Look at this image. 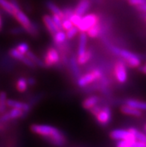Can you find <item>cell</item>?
<instances>
[{
  "label": "cell",
  "instance_id": "1",
  "mask_svg": "<svg viewBox=\"0 0 146 147\" xmlns=\"http://www.w3.org/2000/svg\"><path fill=\"white\" fill-rule=\"evenodd\" d=\"M111 50L118 56H120L121 58L124 59L128 65L131 67L136 68L140 66L141 59L137 55L134 54L133 52H130L128 50H126L124 49H120L116 47H111Z\"/></svg>",
  "mask_w": 146,
  "mask_h": 147
},
{
  "label": "cell",
  "instance_id": "2",
  "mask_svg": "<svg viewBox=\"0 0 146 147\" xmlns=\"http://www.w3.org/2000/svg\"><path fill=\"white\" fill-rule=\"evenodd\" d=\"M31 131L34 134H39L40 136L46 138L47 140H49L54 135L59 133L61 131L55 127L48 125H40V124H34L31 126Z\"/></svg>",
  "mask_w": 146,
  "mask_h": 147
},
{
  "label": "cell",
  "instance_id": "3",
  "mask_svg": "<svg viewBox=\"0 0 146 147\" xmlns=\"http://www.w3.org/2000/svg\"><path fill=\"white\" fill-rule=\"evenodd\" d=\"M13 17L20 23L21 26H22V28H24L25 31H26L31 34H37V26L31 22L28 16L25 13H23L20 9L16 11Z\"/></svg>",
  "mask_w": 146,
  "mask_h": 147
},
{
  "label": "cell",
  "instance_id": "4",
  "mask_svg": "<svg viewBox=\"0 0 146 147\" xmlns=\"http://www.w3.org/2000/svg\"><path fill=\"white\" fill-rule=\"evenodd\" d=\"M103 76L102 70L99 69H96L91 72L84 74L82 76H80L78 79V84L81 88H84L86 86L94 82L95 81L101 79Z\"/></svg>",
  "mask_w": 146,
  "mask_h": 147
},
{
  "label": "cell",
  "instance_id": "5",
  "mask_svg": "<svg viewBox=\"0 0 146 147\" xmlns=\"http://www.w3.org/2000/svg\"><path fill=\"white\" fill-rule=\"evenodd\" d=\"M98 22H99V19L96 14L95 13L86 14L82 17L81 22L78 26V28L81 32H87L89 28L98 24Z\"/></svg>",
  "mask_w": 146,
  "mask_h": 147
},
{
  "label": "cell",
  "instance_id": "6",
  "mask_svg": "<svg viewBox=\"0 0 146 147\" xmlns=\"http://www.w3.org/2000/svg\"><path fill=\"white\" fill-rule=\"evenodd\" d=\"M61 61V57L58 51L54 47H50L48 49L44 58L45 65L46 67H52L56 65Z\"/></svg>",
  "mask_w": 146,
  "mask_h": 147
},
{
  "label": "cell",
  "instance_id": "7",
  "mask_svg": "<svg viewBox=\"0 0 146 147\" xmlns=\"http://www.w3.org/2000/svg\"><path fill=\"white\" fill-rule=\"evenodd\" d=\"M114 73L116 80L121 84H124L128 79V72L126 66L122 61H118L114 67Z\"/></svg>",
  "mask_w": 146,
  "mask_h": 147
},
{
  "label": "cell",
  "instance_id": "8",
  "mask_svg": "<svg viewBox=\"0 0 146 147\" xmlns=\"http://www.w3.org/2000/svg\"><path fill=\"white\" fill-rule=\"evenodd\" d=\"M110 136L115 140H130V139H136L135 136L129 131V129H115L112 131L110 134ZM137 140V139H136Z\"/></svg>",
  "mask_w": 146,
  "mask_h": 147
},
{
  "label": "cell",
  "instance_id": "9",
  "mask_svg": "<svg viewBox=\"0 0 146 147\" xmlns=\"http://www.w3.org/2000/svg\"><path fill=\"white\" fill-rule=\"evenodd\" d=\"M112 118V113L110 108L108 106H104L102 108L99 113L96 115L98 123L102 125H106L110 122Z\"/></svg>",
  "mask_w": 146,
  "mask_h": 147
},
{
  "label": "cell",
  "instance_id": "10",
  "mask_svg": "<svg viewBox=\"0 0 146 147\" xmlns=\"http://www.w3.org/2000/svg\"><path fill=\"white\" fill-rule=\"evenodd\" d=\"M25 111L20 110V109H18V108H12L11 110L9 111V112L2 114V117H1V119H0V121H1V123L2 124L4 123L10 121L11 119L22 117H23Z\"/></svg>",
  "mask_w": 146,
  "mask_h": 147
},
{
  "label": "cell",
  "instance_id": "11",
  "mask_svg": "<svg viewBox=\"0 0 146 147\" xmlns=\"http://www.w3.org/2000/svg\"><path fill=\"white\" fill-rule=\"evenodd\" d=\"M9 54L11 57H13V58L19 60L20 61L24 63V64L27 65L28 67H34L36 66L34 63L28 58V56L20 52L17 49H10Z\"/></svg>",
  "mask_w": 146,
  "mask_h": 147
},
{
  "label": "cell",
  "instance_id": "12",
  "mask_svg": "<svg viewBox=\"0 0 146 147\" xmlns=\"http://www.w3.org/2000/svg\"><path fill=\"white\" fill-rule=\"evenodd\" d=\"M89 6H90V2L89 0H80L75 8L74 12L81 17H83L84 15H86L87 11L89 8Z\"/></svg>",
  "mask_w": 146,
  "mask_h": 147
},
{
  "label": "cell",
  "instance_id": "13",
  "mask_svg": "<svg viewBox=\"0 0 146 147\" xmlns=\"http://www.w3.org/2000/svg\"><path fill=\"white\" fill-rule=\"evenodd\" d=\"M43 20L46 27L48 31L50 32V34H51L52 36L54 35V34L59 31V29H58V28H57V26L55 25V23L54 22L53 20H52L51 16L47 14L44 15V17H43Z\"/></svg>",
  "mask_w": 146,
  "mask_h": 147
},
{
  "label": "cell",
  "instance_id": "14",
  "mask_svg": "<svg viewBox=\"0 0 146 147\" xmlns=\"http://www.w3.org/2000/svg\"><path fill=\"white\" fill-rule=\"evenodd\" d=\"M7 106L10 107L12 108H18L20 110L23 111L25 112L29 111L31 109V107L28 104L25 102H21L19 101L13 100V99H7Z\"/></svg>",
  "mask_w": 146,
  "mask_h": 147
},
{
  "label": "cell",
  "instance_id": "15",
  "mask_svg": "<svg viewBox=\"0 0 146 147\" xmlns=\"http://www.w3.org/2000/svg\"><path fill=\"white\" fill-rule=\"evenodd\" d=\"M87 34L86 32H81L79 35V43H78V55H81L83 53H85L87 49Z\"/></svg>",
  "mask_w": 146,
  "mask_h": 147
},
{
  "label": "cell",
  "instance_id": "16",
  "mask_svg": "<svg viewBox=\"0 0 146 147\" xmlns=\"http://www.w3.org/2000/svg\"><path fill=\"white\" fill-rule=\"evenodd\" d=\"M99 98L96 96H91L87 97V99L83 100L82 103V106L86 110H91L92 108L96 106L98 103Z\"/></svg>",
  "mask_w": 146,
  "mask_h": 147
},
{
  "label": "cell",
  "instance_id": "17",
  "mask_svg": "<svg viewBox=\"0 0 146 147\" xmlns=\"http://www.w3.org/2000/svg\"><path fill=\"white\" fill-rule=\"evenodd\" d=\"M121 111L124 114L130 116H133V117H140L142 115V111L137 109L135 108H133L131 106H129L128 105H124L121 107Z\"/></svg>",
  "mask_w": 146,
  "mask_h": 147
},
{
  "label": "cell",
  "instance_id": "18",
  "mask_svg": "<svg viewBox=\"0 0 146 147\" xmlns=\"http://www.w3.org/2000/svg\"><path fill=\"white\" fill-rule=\"evenodd\" d=\"M125 104L140 111H146L145 102H141V101L137 100V99H130L125 101Z\"/></svg>",
  "mask_w": 146,
  "mask_h": 147
},
{
  "label": "cell",
  "instance_id": "19",
  "mask_svg": "<svg viewBox=\"0 0 146 147\" xmlns=\"http://www.w3.org/2000/svg\"><path fill=\"white\" fill-rule=\"evenodd\" d=\"M47 7L50 10V11L52 12V14L58 15L61 18L64 19V13H63V11L60 9V7L56 5L55 3H54L52 1H48L46 2Z\"/></svg>",
  "mask_w": 146,
  "mask_h": 147
},
{
  "label": "cell",
  "instance_id": "20",
  "mask_svg": "<svg viewBox=\"0 0 146 147\" xmlns=\"http://www.w3.org/2000/svg\"><path fill=\"white\" fill-rule=\"evenodd\" d=\"M69 64H70L71 69H72V72L74 75L75 77H77V78H79L80 77V69H79V63L78 62V58H76V57L75 55L72 56L71 58L69 59Z\"/></svg>",
  "mask_w": 146,
  "mask_h": 147
},
{
  "label": "cell",
  "instance_id": "21",
  "mask_svg": "<svg viewBox=\"0 0 146 147\" xmlns=\"http://www.w3.org/2000/svg\"><path fill=\"white\" fill-rule=\"evenodd\" d=\"M0 5L1 7L4 11L7 12L8 14L13 15L14 16V13L16 12V9L14 8L13 5L11 2V1H7V0H0Z\"/></svg>",
  "mask_w": 146,
  "mask_h": 147
},
{
  "label": "cell",
  "instance_id": "22",
  "mask_svg": "<svg viewBox=\"0 0 146 147\" xmlns=\"http://www.w3.org/2000/svg\"><path fill=\"white\" fill-rule=\"evenodd\" d=\"M53 39L54 41L57 44L60 45L65 43L66 40H67L68 38H67V33H65V32H63V31H62V30H59V31L53 36Z\"/></svg>",
  "mask_w": 146,
  "mask_h": 147
},
{
  "label": "cell",
  "instance_id": "23",
  "mask_svg": "<svg viewBox=\"0 0 146 147\" xmlns=\"http://www.w3.org/2000/svg\"><path fill=\"white\" fill-rule=\"evenodd\" d=\"M101 31H102L101 26L99 25V23H98L97 25L89 28L86 33L87 34L88 37H91V38H96V37H97L99 35L100 33H101Z\"/></svg>",
  "mask_w": 146,
  "mask_h": 147
},
{
  "label": "cell",
  "instance_id": "24",
  "mask_svg": "<svg viewBox=\"0 0 146 147\" xmlns=\"http://www.w3.org/2000/svg\"><path fill=\"white\" fill-rule=\"evenodd\" d=\"M28 85V80H26V78H20L17 80L16 87H17V89L19 92L23 93V92H25L27 90Z\"/></svg>",
  "mask_w": 146,
  "mask_h": 147
},
{
  "label": "cell",
  "instance_id": "25",
  "mask_svg": "<svg viewBox=\"0 0 146 147\" xmlns=\"http://www.w3.org/2000/svg\"><path fill=\"white\" fill-rule=\"evenodd\" d=\"M92 58V52L89 50L86 51L85 53H83L81 55H78V62L79 65H83L89 61Z\"/></svg>",
  "mask_w": 146,
  "mask_h": 147
},
{
  "label": "cell",
  "instance_id": "26",
  "mask_svg": "<svg viewBox=\"0 0 146 147\" xmlns=\"http://www.w3.org/2000/svg\"><path fill=\"white\" fill-rule=\"evenodd\" d=\"M129 131L135 136L137 140L143 142V143H146V134L145 133L141 132V131H138L135 128H130Z\"/></svg>",
  "mask_w": 146,
  "mask_h": 147
},
{
  "label": "cell",
  "instance_id": "27",
  "mask_svg": "<svg viewBox=\"0 0 146 147\" xmlns=\"http://www.w3.org/2000/svg\"><path fill=\"white\" fill-rule=\"evenodd\" d=\"M26 55L28 56V58L32 60L36 66H39V67H44V66H46L45 65L44 61H43L40 58H38L36 55L34 54L33 52H31V51H28V52H27Z\"/></svg>",
  "mask_w": 146,
  "mask_h": 147
},
{
  "label": "cell",
  "instance_id": "28",
  "mask_svg": "<svg viewBox=\"0 0 146 147\" xmlns=\"http://www.w3.org/2000/svg\"><path fill=\"white\" fill-rule=\"evenodd\" d=\"M7 103V95L6 93L4 91H2L1 94H0V112L2 114H4V112L6 109V105Z\"/></svg>",
  "mask_w": 146,
  "mask_h": 147
},
{
  "label": "cell",
  "instance_id": "29",
  "mask_svg": "<svg viewBox=\"0 0 146 147\" xmlns=\"http://www.w3.org/2000/svg\"><path fill=\"white\" fill-rule=\"evenodd\" d=\"M52 18L54 22L55 23L57 27L59 30L63 29V19L61 18L60 16L56 14H52Z\"/></svg>",
  "mask_w": 146,
  "mask_h": 147
},
{
  "label": "cell",
  "instance_id": "30",
  "mask_svg": "<svg viewBox=\"0 0 146 147\" xmlns=\"http://www.w3.org/2000/svg\"><path fill=\"white\" fill-rule=\"evenodd\" d=\"M79 32L80 31L79 29H78V27H76V26L72 27V28H70L69 30L67 31V32H66V33H67V38H68L69 40L72 39L73 37H75L77 34H78Z\"/></svg>",
  "mask_w": 146,
  "mask_h": 147
},
{
  "label": "cell",
  "instance_id": "31",
  "mask_svg": "<svg viewBox=\"0 0 146 147\" xmlns=\"http://www.w3.org/2000/svg\"><path fill=\"white\" fill-rule=\"evenodd\" d=\"M17 50L20 52L22 53V54L26 55L27 52L29 51V47H28V45L26 43H21L20 44H18L17 46V48H16Z\"/></svg>",
  "mask_w": 146,
  "mask_h": 147
},
{
  "label": "cell",
  "instance_id": "32",
  "mask_svg": "<svg viewBox=\"0 0 146 147\" xmlns=\"http://www.w3.org/2000/svg\"><path fill=\"white\" fill-rule=\"evenodd\" d=\"M82 17H81L79 15L76 14L75 13H74L72 16H71L70 20L72 22V23H73V25H74V26L78 27V26H79L80 23H81V22Z\"/></svg>",
  "mask_w": 146,
  "mask_h": 147
},
{
  "label": "cell",
  "instance_id": "33",
  "mask_svg": "<svg viewBox=\"0 0 146 147\" xmlns=\"http://www.w3.org/2000/svg\"><path fill=\"white\" fill-rule=\"evenodd\" d=\"M72 27H74V25L71 21L70 19H64L63 20V29L65 31H68Z\"/></svg>",
  "mask_w": 146,
  "mask_h": 147
},
{
  "label": "cell",
  "instance_id": "34",
  "mask_svg": "<svg viewBox=\"0 0 146 147\" xmlns=\"http://www.w3.org/2000/svg\"><path fill=\"white\" fill-rule=\"evenodd\" d=\"M129 3L133 6H139L146 4V0H128Z\"/></svg>",
  "mask_w": 146,
  "mask_h": 147
},
{
  "label": "cell",
  "instance_id": "35",
  "mask_svg": "<svg viewBox=\"0 0 146 147\" xmlns=\"http://www.w3.org/2000/svg\"><path fill=\"white\" fill-rule=\"evenodd\" d=\"M102 108L99 107L98 105H96V106H95L94 108H92V109L90 110V111H91V113H92V114L95 116V117H96V115L98 114V113H99L100 111L102 110Z\"/></svg>",
  "mask_w": 146,
  "mask_h": 147
},
{
  "label": "cell",
  "instance_id": "36",
  "mask_svg": "<svg viewBox=\"0 0 146 147\" xmlns=\"http://www.w3.org/2000/svg\"><path fill=\"white\" fill-rule=\"evenodd\" d=\"M132 147H146V143H143V142L137 140V141L133 143Z\"/></svg>",
  "mask_w": 146,
  "mask_h": 147
},
{
  "label": "cell",
  "instance_id": "37",
  "mask_svg": "<svg viewBox=\"0 0 146 147\" xmlns=\"http://www.w3.org/2000/svg\"><path fill=\"white\" fill-rule=\"evenodd\" d=\"M22 29L24 30V28H22ZM22 29H21L20 28H15L11 31V33H13V34H17L21 33L22 32Z\"/></svg>",
  "mask_w": 146,
  "mask_h": 147
},
{
  "label": "cell",
  "instance_id": "38",
  "mask_svg": "<svg viewBox=\"0 0 146 147\" xmlns=\"http://www.w3.org/2000/svg\"><path fill=\"white\" fill-rule=\"evenodd\" d=\"M138 10L140 11H143L145 13H146V4H144V5H139L137 7Z\"/></svg>",
  "mask_w": 146,
  "mask_h": 147
},
{
  "label": "cell",
  "instance_id": "39",
  "mask_svg": "<svg viewBox=\"0 0 146 147\" xmlns=\"http://www.w3.org/2000/svg\"><path fill=\"white\" fill-rule=\"evenodd\" d=\"M28 85H34L36 84V80L34 78H29L28 79Z\"/></svg>",
  "mask_w": 146,
  "mask_h": 147
},
{
  "label": "cell",
  "instance_id": "40",
  "mask_svg": "<svg viewBox=\"0 0 146 147\" xmlns=\"http://www.w3.org/2000/svg\"><path fill=\"white\" fill-rule=\"evenodd\" d=\"M141 70H142V72H143V73L146 74V64H145V65L143 66V67L141 68Z\"/></svg>",
  "mask_w": 146,
  "mask_h": 147
},
{
  "label": "cell",
  "instance_id": "41",
  "mask_svg": "<svg viewBox=\"0 0 146 147\" xmlns=\"http://www.w3.org/2000/svg\"><path fill=\"white\" fill-rule=\"evenodd\" d=\"M145 19H146V18H145Z\"/></svg>",
  "mask_w": 146,
  "mask_h": 147
}]
</instances>
